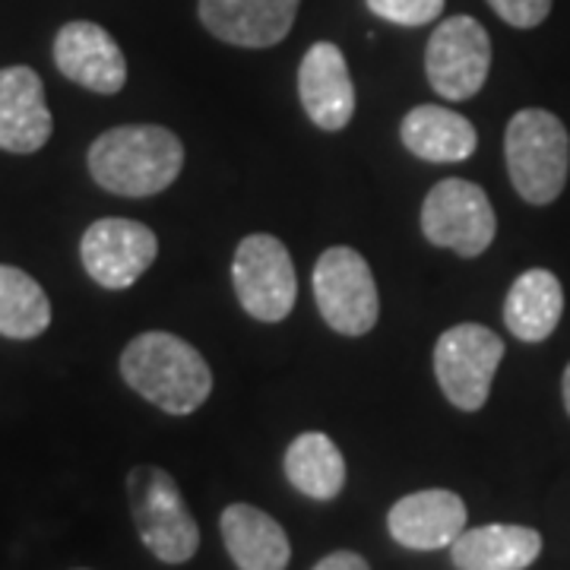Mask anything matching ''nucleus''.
Segmentation results:
<instances>
[{"label":"nucleus","instance_id":"obj_1","mask_svg":"<svg viewBox=\"0 0 570 570\" xmlns=\"http://www.w3.org/2000/svg\"><path fill=\"white\" fill-rule=\"evenodd\" d=\"M181 140L159 124H124L89 146V175L118 197H156L178 181Z\"/></svg>","mask_w":570,"mask_h":570},{"label":"nucleus","instance_id":"obj_2","mask_svg":"<svg viewBox=\"0 0 570 570\" xmlns=\"http://www.w3.org/2000/svg\"><path fill=\"white\" fill-rule=\"evenodd\" d=\"M121 377L146 403L168 415H190L213 393V371L204 355L165 330L140 333L124 346Z\"/></svg>","mask_w":570,"mask_h":570},{"label":"nucleus","instance_id":"obj_3","mask_svg":"<svg viewBox=\"0 0 570 570\" xmlns=\"http://www.w3.org/2000/svg\"><path fill=\"white\" fill-rule=\"evenodd\" d=\"M504 159L513 190L532 206L561 197L570 171V137L558 115L546 108L517 111L504 134Z\"/></svg>","mask_w":570,"mask_h":570},{"label":"nucleus","instance_id":"obj_4","mask_svg":"<svg viewBox=\"0 0 570 570\" xmlns=\"http://www.w3.org/2000/svg\"><path fill=\"white\" fill-rule=\"evenodd\" d=\"M127 501L140 542L165 564H187L200 549V527L184 501L175 475L163 466L127 472Z\"/></svg>","mask_w":570,"mask_h":570},{"label":"nucleus","instance_id":"obj_5","mask_svg":"<svg viewBox=\"0 0 570 570\" xmlns=\"http://www.w3.org/2000/svg\"><path fill=\"white\" fill-rule=\"evenodd\" d=\"M314 298L330 330L365 336L381 317V295L367 261L355 247H326L314 266Z\"/></svg>","mask_w":570,"mask_h":570},{"label":"nucleus","instance_id":"obj_6","mask_svg":"<svg viewBox=\"0 0 570 570\" xmlns=\"http://www.w3.org/2000/svg\"><path fill=\"white\" fill-rule=\"evenodd\" d=\"M504 358L501 336L482 324H456L441 333L434 346V377L448 403L479 412L489 403L491 381Z\"/></svg>","mask_w":570,"mask_h":570},{"label":"nucleus","instance_id":"obj_7","mask_svg":"<svg viewBox=\"0 0 570 570\" xmlns=\"http://www.w3.org/2000/svg\"><path fill=\"white\" fill-rule=\"evenodd\" d=\"M422 235L434 247H448L460 257H482L498 235L489 194L463 178L438 181L422 204Z\"/></svg>","mask_w":570,"mask_h":570},{"label":"nucleus","instance_id":"obj_8","mask_svg":"<svg viewBox=\"0 0 570 570\" xmlns=\"http://www.w3.org/2000/svg\"><path fill=\"white\" fill-rule=\"evenodd\" d=\"M235 295L254 321L283 324L298 298V276L288 247L276 235H247L232 261Z\"/></svg>","mask_w":570,"mask_h":570},{"label":"nucleus","instance_id":"obj_9","mask_svg":"<svg viewBox=\"0 0 570 570\" xmlns=\"http://www.w3.org/2000/svg\"><path fill=\"white\" fill-rule=\"evenodd\" d=\"M491 70V39L485 26L472 17L444 20L425 48V73L431 89L448 102L472 99Z\"/></svg>","mask_w":570,"mask_h":570},{"label":"nucleus","instance_id":"obj_10","mask_svg":"<svg viewBox=\"0 0 570 570\" xmlns=\"http://www.w3.org/2000/svg\"><path fill=\"white\" fill-rule=\"evenodd\" d=\"M159 238L149 225L108 216L86 228L80 242V257L92 283L108 292H121L140 279L156 264Z\"/></svg>","mask_w":570,"mask_h":570},{"label":"nucleus","instance_id":"obj_11","mask_svg":"<svg viewBox=\"0 0 570 570\" xmlns=\"http://www.w3.org/2000/svg\"><path fill=\"white\" fill-rule=\"evenodd\" d=\"M55 63L67 80L99 96H115L127 82L124 51L99 22H67L55 39Z\"/></svg>","mask_w":570,"mask_h":570},{"label":"nucleus","instance_id":"obj_12","mask_svg":"<svg viewBox=\"0 0 570 570\" xmlns=\"http://www.w3.org/2000/svg\"><path fill=\"white\" fill-rule=\"evenodd\" d=\"M298 99L321 130H343L355 115V86L346 58L333 41H314L298 67Z\"/></svg>","mask_w":570,"mask_h":570},{"label":"nucleus","instance_id":"obj_13","mask_svg":"<svg viewBox=\"0 0 570 570\" xmlns=\"http://www.w3.org/2000/svg\"><path fill=\"white\" fill-rule=\"evenodd\" d=\"M302 0H200L197 13L225 45L269 48L292 32Z\"/></svg>","mask_w":570,"mask_h":570},{"label":"nucleus","instance_id":"obj_14","mask_svg":"<svg viewBox=\"0 0 570 570\" xmlns=\"http://www.w3.org/2000/svg\"><path fill=\"white\" fill-rule=\"evenodd\" d=\"M387 530L403 549H448L466 530V504L448 489L415 491L390 508Z\"/></svg>","mask_w":570,"mask_h":570},{"label":"nucleus","instance_id":"obj_15","mask_svg":"<svg viewBox=\"0 0 570 570\" xmlns=\"http://www.w3.org/2000/svg\"><path fill=\"white\" fill-rule=\"evenodd\" d=\"M51 111L45 105V86L32 67L0 70V149L13 156L39 153L51 140Z\"/></svg>","mask_w":570,"mask_h":570},{"label":"nucleus","instance_id":"obj_16","mask_svg":"<svg viewBox=\"0 0 570 570\" xmlns=\"http://www.w3.org/2000/svg\"><path fill=\"white\" fill-rule=\"evenodd\" d=\"M219 530L238 570H285L292 561L285 530L254 504H228L219 517Z\"/></svg>","mask_w":570,"mask_h":570},{"label":"nucleus","instance_id":"obj_17","mask_svg":"<svg viewBox=\"0 0 570 570\" xmlns=\"http://www.w3.org/2000/svg\"><path fill=\"white\" fill-rule=\"evenodd\" d=\"M542 551V535L517 523H489L463 530L450 546L456 570H527Z\"/></svg>","mask_w":570,"mask_h":570},{"label":"nucleus","instance_id":"obj_18","mask_svg":"<svg viewBox=\"0 0 570 570\" xmlns=\"http://www.w3.org/2000/svg\"><path fill=\"white\" fill-rule=\"evenodd\" d=\"M400 137L412 156L425 163H463L475 153V127L441 105H415L400 124Z\"/></svg>","mask_w":570,"mask_h":570},{"label":"nucleus","instance_id":"obj_19","mask_svg":"<svg viewBox=\"0 0 570 570\" xmlns=\"http://www.w3.org/2000/svg\"><path fill=\"white\" fill-rule=\"evenodd\" d=\"M564 311V288L551 269L520 273L504 302V324L523 343H546Z\"/></svg>","mask_w":570,"mask_h":570},{"label":"nucleus","instance_id":"obj_20","mask_svg":"<svg viewBox=\"0 0 570 570\" xmlns=\"http://www.w3.org/2000/svg\"><path fill=\"white\" fill-rule=\"evenodd\" d=\"M285 479L314 501H333L346 489V456L321 431L298 434L285 450Z\"/></svg>","mask_w":570,"mask_h":570},{"label":"nucleus","instance_id":"obj_21","mask_svg":"<svg viewBox=\"0 0 570 570\" xmlns=\"http://www.w3.org/2000/svg\"><path fill=\"white\" fill-rule=\"evenodd\" d=\"M51 326V302L20 266L0 264V336L36 340Z\"/></svg>","mask_w":570,"mask_h":570},{"label":"nucleus","instance_id":"obj_22","mask_svg":"<svg viewBox=\"0 0 570 570\" xmlns=\"http://www.w3.org/2000/svg\"><path fill=\"white\" fill-rule=\"evenodd\" d=\"M367 10L396 26H428L444 13V0H367Z\"/></svg>","mask_w":570,"mask_h":570},{"label":"nucleus","instance_id":"obj_23","mask_svg":"<svg viewBox=\"0 0 570 570\" xmlns=\"http://www.w3.org/2000/svg\"><path fill=\"white\" fill-rule=\"evenodd\" d=\"M491 10L517 29H532L551 13V0H489Z\"/></svg>","mask_w":570,"mask_h":570},{"label":"nucleus","instance_id":"obj_24","mask_svg":"<svg viewBox=\"0 0 570 570\" xmlns=\"http://www.w3.org/2000/svg\"><path fill=\"white\" fill-rule=\"evenodd\" d=\"M314 570H371V564L358 551H333L324 561H317Z\"/></svg>","mask_w":570,"mask_h":570},{"label":"nucleus","instance_id":"obj_25","mask_svg":"<svg viewBox=\"0 0 570 570\" xmlns=\"http://www.w3.org/2000/svg\"><path fill=\"white\" fill-rule=\"evenodd\" d=\"M561 393H564V409L570 415V365L564 367V381H561Z\"/></svg>","mask_w":570,"mask_h":570},{"label":"nucleus","instance_id":"obj_26","mask_svg":"<svg viewBox=\"0 0 570 570\" xmlns=\"http://www.w3.org/2000/svg\"><path fill=\"white\" fill-rule=\"evenodd\" d=\"M77 570H89V568H77Z\"/></svg>","mask_w":570,"mask_h":570}]
</instances>
